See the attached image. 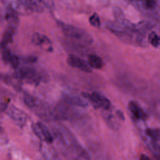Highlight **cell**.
I'll list each match as a JSON object with an SVG mask.
<instances>
[{
    "label": "cell",
    "mask_w": 160,
    "mask_h": 160,
    "mask_svg": "<svg viewBox=\"0 0 160 160\" xmlns=\"http://www.w3.org/2000/svg\"><path fill=\"white\" fill-rule=\"evenodd\" d=\"M144 4L146 8L152 9L156 6V0H143Z\"/></svg>",
    "instance_id": "obj_21"
},
{
    "label": "cell",
    "mask_w": 160,
    "mask_h": 160,
    "mask_svg": "<svg viewBox=\"0 0 160 160\" xmlns=\"http://www.w3.org/2000/svg\"><path fill=\"white\" fill-rule=\"evenodd\" d=\"M88 63L92 68L96 69H101L104 65L102 59L98 55L93 54L89 55Z\"/></svg>",
    "instance_id": "obj_14"
},
{
    "label": "cell",
    "mask_w": 160,
    "mask_h": 160,
    "mask_svg": "<svg viewBox=\"0 0 160 160\" xmlns=\"http://www.w3.org/2000/svg\"><path fill=\"white\" fill-rule=\"evenodd\" d=\"M32 128L35 134L42 141H44L48 143H51L53 140V136H52L50 131L47 126L41 122H38L36 124H33Z\"/></svg>",
    "instance_id": "obj_5"
},
{
    "label": "cell",
    "mask_w": 160,
    "mask_h": 160,
    "mask_svg": "<svg viewBox=\"0 0 160 160\" xmlns=\"http://www.w3.org/2000/svg\"><path fill=\"white\" fill-rule=\"evenodd\" d=\"M31 42L35 46L49 47L51 46V41L46 36L38 32L33 34L31 38Z\"/></svg>",
    "instance_id": "obj_12"
},
{
    "label": "cell",
    "mask_w": 160,
    "mask_h": 160,
    "mask_svg": "<svg viewBox=\"0 0 160 160\" xmlns=\"http://www.w3.org/2000/svg\"><path fill=\"white\" fill-rule=\"evenodd\" d=\"M19 62H20V60H19V58L16 56V55H14L12 54L10 60H9V64L14 69H17L18 67H19Z\"/></svg>",
    "instance_id": "obj_20"
},
{
    "label": "cell",
    "mask_w": 160,
    "mask_h": 160,
    "mask_svg": "<svg viewBox=\"0 0 160 160\" xmlns=\"http://www.w3.org/2000/svg\"><path fill=\"white\" fill-rule=\"evenodd\" d=\"M24 61L28 62V63H31V62H35L37 61V58L34 57V56H29L27 58H25L23 59Z\"/></svg>",
    "instance_id": "obj_22"
},
{
    "label": "cell",
    "mask_w": 160,
    "mask_h": 160,
    "mask_svg": "<svg viewBox=\"0 0 160 160\" xmlns=\"http://www.w3.org/2000/svg\"><path fill=\"white\" fill-rule=\"evenodd\" d=\"M32 11L40 12L44 9V6H50V0H20Z\"/></svg>",
    "instance_id": "obj_8"
},
{
    "label": "cell",
    "mask_w": 160,
    "mask_h": 160,
    "mask_svg": "<svg viewBox=\"0 0 160 160\" xmlns=\"http://www.w3.org/2000/svg\"><path fill=\"white\" fill-rule=\"evenodd\" d=\"M146 134L151 140L155 142L160 141V129L148 128L146 129Z\"/></svg>",
    "instance_id": "obj_15"
},
{
    "label": "cell",
    "mask_w": 160,
    "mask_h": 160,
    "mask_svg": "<svg viewBox=\"0 0 160 160\" xmlns=\"http://www.w3.org/2000/svg\"><path fill=\"white\" fill-rule=\"evenodd\" d=\"M7 114L19 126H23L27 120L26 114L21 109L14 106H11L7 109Z\"/></svg>",
    "instance_id": "obj_7"
},
{
    "label": "cell",
    "mask_w": 160,
    "mask_h": 160,
    "mask_svg": "<svg viewBox=\"0 0 160 160\" xmlns=\"http://www.w3.org/2000/svg\"><path fill=\"white\" fill-rule=\"evenodd\" d=\"M15 77L20 81L33 84H38L41 79L40 72L36 69L28 66L19 68L15 73Z\"/></svg>",
    "instance_id": "obj_2"
},
{
    "label": "cell",
    "mask_w": 160,
    "mask_h": 160,
    "mask_svg": "<svg viewBox=\"0 0 160 160\" xmlns=\"http://www.w3.org/2000/svg\"><path fill=\"white\" fill-rule=\"evenodd\" d=\"M82 96L91 102V104L96 108H102L104 110H108L111 106L109 100L101 94L93 92L91 94L88 92H82Z\"/></svg>",
    "instance_id": "obj_3"
},
{
    "label": "cell",
    "mask_w": 160,
    "mask_h": 160,
    "mask_svg": "<svg viewBox=\"0 0 160 160\" xmlns=\"http://www.w3.org/2000/svg\"><path fill=\"white\" fill-rule=\"evenodd\" d=\"M12 54L10 50L8 49L6 47L1 48V58L2 61L6 63L9 64V60L12 56Z\"/></svg>",
    "instance_id": "obj_18"
},
{
    "label": "cell",
    "mask_w": 160,
    "mask_h": 160,
    "mask_svg": "<svg viewBox=\"0 0 160 160\" xmlns=\"http://www.w3.org/2000/svg\"><path fill=\"white\" fill-rule=\"evenodd\" d=\"M23 100L24 104L29 108H34L38 102L35 98L28 94H26L24 95Z\"/></svg>",
    "instance_id": "obj_17"
},
{
    "label": "cell",
    "mask_w": 160,
    "mask_h": 160,
    "mask_svg": "<svg viewBox=\"0 0 160 160\" xmlns=\"http://www.w3.org/2000/svg\"><path fill=\"white\" fill-rule=\"evenodd\" d=\"M58 24L66 37L84 44H91L93 42L92 36L85 30L61 21H58Z\"/></svg>",
    "instance_id": "obj_1"
},
{
    "label": "cell",
    "mask_w": 160,
    "mask_h": 160,
    "mask_svg": "<svg viewBox=\"0 0 160 160\" xmlns=\"http://www.w3.org/2000/svg\"><path fill=\"white\" fill-rule=\"evenodd\" d=\"M148 41L152 46L157 48L160 46V36L155 31H152L148 35Z\"/></svg>",
    "instance_id": "obj_16"
},
{
    "label": "cell",
    "mask_w": 160,
    "mask_h": 160,
    "mask_svg": "<svg viewBox=\"0 0 160 160\" xmlns=\"http://www.w3.org/2000/svg\"><path fill=\"white\" fill-rule=\"evenodd\" d=\"M62 97L64 101L67 104L72 106L86 108L88 105V102L86 101H84L83 99L79 96H71L67 94H62Z\"/></svg>",
    "instance_id": "obj_10"
},
{
    "label": "cell",
    "mask_w": 160,
    "mask_h": 160,
    "mask_svg": "<svg viewBox=\"0 0 160 160\" xmlns=\"http://www.w3.org/2000/svg\"><path fill=\"white\" fill-rule=\"evenodd\" d=\"M17 28L8 25L4 29V31L2 34L1 41V48L6 47V46L12 41L13 36L16 32Z\"/></svg>",
    "instance_id": "obj_9"
},
{
    "label": "cell",
    "mask_w": 160,
    "mask_h": 160,
    "mask_svg": "<svg viewBox=\"0 0 160 160\" xmlns=\"http://www.w3.org/2000/svg\"><path fill=\"white\" fill-rule=\"evenodd\" d=\"M67 63L69 66L79 69L80 70L86 72H92V68L89 64L88 62L84 61V59L76 56L75 55H69L67 58Z\"/></svg>",
    "instance_id": "obj_6"
},
{
    "label": "cell",
    "mask_w": 160,
    "mask_h": 160,
    "mask_svg": "<svg viewBox=\"0 0 160 160\" xmlns=\"http://www.w3.org/2000/svg\"><path fill=\"white\" fill-rule=\"evenodd\" d=\"M116 114H117L118 118H119L120 119H121V120H122V121H124V120L125 119V117H124V113H123L121 111L118 110V111H116Z\"/></svg>",
    "instance_id": "obj_23"
},
{
    "label": "cell",
    "mask_w": 160,
    "mask_h": 160,
    "mask_svg": "<svg viewBox=\"0 0 160 160\" xmlns=\"http://www.w3.org/2000/svg\"><path fill=\"white\" fill-rule=\"evenodd\" d=\"M140 160H151L149 158L146 154H141L140 156Z\"/></svg>",
    "instance_id": "obj_24"
},
{
    "label": "cell",
    "mask_w": 160,
    "mask_h": 160,
    "mask_svg": "<svg viewBox=\"0 0 160 160\" xmlns=\"http://www.w3.org/2000/svg\"><path fill=\"white\" fill-rule=\"evenodd\" d=\"M18 15L19 14L16 12L9 9H6L4 18L8 23V25L18 28L19 23Z\"/></svg>",
    "instance_id": "obj_13"
},
{
    "label": "cell",
    "mask_w": 160,
    "mask_h": 160,
    "mask_svg": "<svg viewBox=\"0 0 160 160\" xmlns=\"http://www.w3.org/2000/svg\"><path fill=\"white\" fill-rule=\"evenodd\" d=\"M1 1L6 9H11L19 15H28L32 12L20 0H1Z\"/></svg>",
    "instance_id": "obj_4"
},
{
    "label": "cell",
    "mask_w": 160,
    "mask_h": 160,
    "mask_svg": "<svg viewBox=\"0 0 160 160\" xmlns=\"http://www.w3.org/2000/svg\"><path fill=\"white\" fill-rule=\"evenodd\" d=\"M89 23L94 27L99 28L101 26V21L97 13H94L89 18Z\"/></svg>",
    "instance_id": "obj_19"
},
{
    "label": "cell",
    "mask_w": 160,
    "mask_h": 160,
    "mask_svg": "<svg viewBox=\"0 0 160 160\" xmlns=\"http://www.w3.org/2000/svg\"><path fill=\"white\" fill-rule=\"evenodd\" d=\"M128 109L134 118L137 119L144 120L146 119L147 115L144 110L134 101H130L128 103Z\"/></svg>",
    "instance_id": "obj_11"
}]
</instances>
